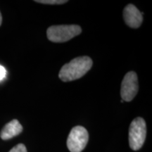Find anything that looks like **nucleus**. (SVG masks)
I'll return each mask as SVG.
<instances>
[{"label": "nucleus", "instance_id": "6", "mask_svg": "<svg viewBox=\"0 0 152 152\" xmlns=\"http://www.w3.org/2000/svg\"><path fill=\"white\" fill-rule=\"evenodd\" d=\"M123 18L127 26L132 28H140L143 20L142 13L138 10L135 6L131 4L125 7Z\"/></svg>", "mask_w": 152, "mask_h": 152}, {"label": "nucleus", "instance_id": "9", "mask_svg": "<svg viewBox=\"0 0 152 152\" xmlns=\"http://www.w3.org/2000/svg\"><path fill=\"white\" fill-rule=\"evenodd\" d=\"M9 152H27V149L23 144H18L12 148Z\"/></svg>", "mask_w": 152, "mask_h": 152}, {"label": "nucleus", "instance_id": "2", "mask_svg": "<svg viewBox=\"0 0 152 152\" xmlns=\"http://www.w3.org/2000/svg\"><path fill=\"white\" fill-rule=\"evenodd\" d=\"M82 33V28L77 25H60L50 26L47 30L49 40L61 43L71 40Z\"/></svg>", "mask_w": 152, "mask_h": 152}, {"label": "nucleus", "instance_id": "3", "mask_svg": "<svg viewBox=\"0 0 152 152\" xmlns=\"http://www.w3.org/2000/svg\"><path fill=\"white\" fill-rule=\"evenodd\" d=\"M147 135V125L142 118L138 117L131 123L129 128V144L134 151L140 149L144 143Z\"/></svg>", "mask_w": 152, "mask_h": 152}, {"label": "nucleus", "instance_id": "7", "mask_svg": "<svg viewBox=\"0 0 152 152\" xmlns=\"http://www.w3.org/2000/svg\"><path fill=\"white\" fill-rule=\"evenodd\" d=\"M23 131V126L18 120H12L4 125L0 133V137L4 140H7L18 135Z\"/></svg>", "mask_w": 152, "mask_h": 152}, {"label": "nucleus", "instance_id": "1", "mask_svg": "<svg viewBox=\"0 0 152 152\" xmlns=\"http://www.w3.org/2000/svg\"><path fill=\"white\" fill-rule=\"evenodd\" d=\"M93 64L90 57L85 56L73 58L61 68L58 77L64 82L75 80L85 75Z\"/></svg>", "mask_w": 152, "mask_h": 152}, {"label": "nucleus", "instance_id": "11", "mask_svg": "<svg viewBox=\"0 0 152 152\" xmlns=\"http://www.w3.org/2000/svg\"><path fill=\"white\" fill-rule=\"evenodd\" d=\"M1 22H2V16H1V14L0 12V26H1Z\"/></svg>", "mask_w": 152, "mask_h": 152}, {"label": "nucleus", "instance_id": "8", "mask_svg": "<svg viewBox=\"0 0 152 152\" xmlns=\"http://www.w3.org/2000/svg\"><path fill=\"white\" fill-rule=\"evenodd\" d=\"M35 2L43 4H50V5H59L67 3L68 1L64 0H36Z\"/></svg>", "mask_w": 152, "mask_h": 152}, {"label": "nucleus", "instance_id": "4", "mask_svg": "<svg viewBox=\"0 0 152 152\" xmlns=\"http://www.w3.org/2000/svg\"><path fill=\"white\" fill-rule=\"evenodd\" d=\"M88 140V132L84 127H74L67 139L68 149L71 152H81L86 147Z\"/></svg>", "mask_w": 152, "mask_h": 152}, {"label": "nucleus", "instance_id": "5", "mask_svg": "<svg viewBox=\"0 0 152 152\" xmlns=\"http://www.w3.org/2000/svg\"><path fill=\"white\" fill-rule=\"evenodd\" d=\"M139 90L137 75L135 72H128L125 75L121 84V96L123 102H130Z\"/></svg>", "mask_w": 152, "mask_h": 152}, {"label": "nucleus", "instance_id": "10", "mask_svg": "<svg viewBox=\"0 0 152 152\" xmlns=\"http://www.w3.org/2000/svg\"><path fill=\"white\" fill-rule=\"evenodd\" d=\"M6 74H7V71H6L5 68L4 66L0 65V81L2 80L4 78Z\"/></svg>", "mask_w": 152, "mask_h": 152}]
</instances>
